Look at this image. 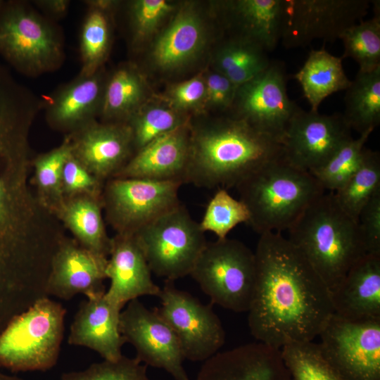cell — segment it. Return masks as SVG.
I'll return each mask as SVG.
<instances>
[{"label": "cell", "mask_w": 380, "mask_h": 380, "mask_svg": "<svg viewBox=\"0 0 380 380\" xmlns=\"http://www.w3.org/2000/svg\"><path fill=\"white\" fill-rule=\"evenodd\" d=\"M248 311L252 336L277 349L313 341L334 314L331 291L302 252L280 232L260 235Z\"/></svg>", "instance_id": "cell-1"}, {"label": "cell", "mask_w": 380, "mask_h": 380, "mask_svg": "<svg viewBox=\"0 0 380 380\" xmlns=\"http://www.w3.org/2000/svg\"><path fill=\"white\" fill-rule=\"evenodd\" d=\"M284 157L281 143L232 116L190 127L184 184L236 187L264 165Z\"/></svg>", "instance_id": "cell-2"}, {"label": "cell", "mask_w": 380, "mask_h": 380, "mask_svg": "<svg viewBox=\"0 0 380 380\" xmlns=\"http://www.w3.org/2000/svg\"><path fill=\"white\" fill-rule=\"evenodd\" d=\"M288 239L302 252L331 291L367 253L357 222L337 203L334 193L314 201L288 230Z\"/></svg>", "instance_id": "cell-3"}, {"label": "cell", "mask_w": 380, "mask_h": 380, "mask_svg": "<svg viewBox=\"0 0 380 380\" xmlns=\"http://www.w3.org/2000/svg\"><path fill=\"white\" fill-rule=\"evenodd\" d=\"M259 235L289 230L325 190L310 172L281 158L262 166L236 187Z\"/></svg>", "instance_id": "cell-4"}, {"label": "cell", "mask_w": 380, "mask_h": 380, "mask_svg": "<svg viewBox=\"0 0 380 380\" xmlns=\"http://www.w3.org/2000/svg\"><path fill=\"white\" fill-rule=\"evenodd\" d=\"M0 55L26 76L53 72L65 59L62 32L27 3L4 2L0 10Z\"/></svg>", "instance_id": "cell-5"}, {"label": "cell", "mask_w": 380, "mask_h": 380, "mask_svg": "<svg viewBox=\"0 0 380 380\" xmlns=\"http://www.w3.org/2000/svg\"><path fill=\"white\" fill-rule=\"evenodd\" d=\"M66 310L48 296L15 316L0 332V367L46 371L58 361Z\"/></svg>", "instance_id": "cell-6"}, {"label": "cell", "mask_w": 380, "mask_h": 380, "mask_svg": "<svg viewBox=\"0 0 380 380\" xmlns=\"http://www.w3.org/2000/svg\"><path fill=\"white\" fill-rule=\"evenodd\" d=\"M190 276L211 303L236 312H248L256 279L255 253L227 237L207 242Z\"/></svg>", "instance_id": "cell-7"}, {"label": "cell", "mask_w": 380, "mask_h": 380, "mask_svg": "<svg viewBox=\"0 0 380 380\" xmlns=\"http://www.w3.org/2000/svg\"><path fill=\"white\" fill-rule=\"evenodd\" d=\"M134 235L151 272L171 281L190 275L208 242L199 222L181 203Z\"/></svg>", "instance_id": "cell-8"}, {"label": "cell", "mask_w": 380, "mask_h": 380, "mask_svg": "<svg viewBox=\"0 0 380 380\" xmlns=\"http://www.w3.org/2000/svg\"><path fill=\"white\" fill-rule=\"evenodd\" d=\"M156 310L175 334L184 359L204 362L222 347L225 331L211 305L201 303L189 293L165 281Z\"/></svg>", "instance_id": "cell-9"}, {"label": "cell", "mask_w": 380, "mask_h": 380, "mask_svg": "<svg viewBox=\"0 0 380 380\" xmlns=\"http://www.w3.org/2000/svg\"><path fill=\"white\" fill-rule=\"evenodd\" d=\"M320 350L343 380H380V319L349 321L334 314Z\"/></svg>", "instance_id": "cell-10"}, {"label": "cell", "mask_w": 380, "mask_h": 380, "mask_svg": "<svg viewBox=\"0 0 380 380\" xmlns=\"http://www.w3.org/2000/svg\"><path fill=\"white\" fill-rule=\"evenodd\" d=\"M372 0H285L281 42L286 49L333 42L367 15Z\"/></svg>", "instance_id": "cell-11"}, {"label": "cell", "mask_w": 380, "mask_h": 380, "mask_svg": "<svg viewBox=\"0 0 380 380\" xmlns=\"http://www.w3.org/2000/svg\"><path fill=\"white\" fill-rule=\"evenodd\" d=\"M178 181L110 178L103 195L107 218L117 234H134L179 204Z\"/></svg>", "instance_id": "cell-12"}, {"label": "cell", "mask_w": 380, "mask_h": 380, "mask_svg": "<svg viewBox=\"0 0 380 380\" xmlns=\"http://www.w3.org/2000/svg\"><path fill=\"white\" fill-rule=\"evenodd\" d=\"M298 107L288 96L284 65L271 62L265 70L237 87L231 108L232 117L281 143Z\"/></svg>", "instance_id": "cell-13"}, {"label": "cell", "mask_w": 380, "mask_h": 380, "mask_svg": "<svg viewBox=\"0 0 380 380\" xmlns=\"http://www.w3.org/2000/svg\"><path fill=\"white\" fill-rule=\"evenodd\" d=\"M343 115L320 114L298 107L285 130L284 158L291 165L313 173L353 138Z\"/></svg>", "instance_id": "cell-14"}, {"label": "cell", "mask_w": 380, "mask_h": 380, "mask_svg": "<svg viewBox=\"0 0 380 380\" xmlns=\"http://www.w3.org/2000/svg\"><path fill=\"white\" fill-rule=\"evenodd\" d=\"M120 315V330L136 350L135 357L146 366L163 369L175 380H190L183 367L179 341L156 310L139 299L126 304Z\"/></svg>", "instance_id": "cell-15"}, {"label": "cell", "mask_w": 380, "mask_h": 380, "mask_svg": "<svg viewBox=\"0 0 380 380\" xmlns=\"http://www.w3.org/2000/svg\"><path fill=\"white\" fill-rule=\"evenodd\" d=\"M68 137L72 156L101 181L113 177L134 153L127 123L94 120Z\"/></svg>", "instance_id": "cell-16"}, {"label": "cell", "mask_w": 380, "mask_h": 380, "mask_svg": "<svg viewBox=\"0 0 380 380\" xmlns=\"http://www.w3.org/2000/svg\"><path fill=\"white\" fill-rule=\"evenodd\" d=\"M108 258L96 254L80 244L60 241L53 255L45 286L47 296L70 300L82 293L87 298L105 293Z\"/></svg>", "instance_id": "cell-17"}, {"label": "cell", "mask_w": 380, "mask_h": 380, "mask_svg": "<svg viewBox=\"0 0 380 380\" xmlns=\"http://www.w3.org/2000/svg\"><path fill=\"white\" fill-rule=\"evenodd\" d=\"M106 77L103 69L78 75L43 99L46 119L53 128L70 134L100 116Z\"/></svg>", "instance_id": "cell-18"}, {"label": "cell", "mask_w": 380, "mask_h": 380, "mask_svg": "<svg viewBox=\"0 0 380 380\" xmlns=\"http://www.w3.org/2000/svg\"><path fill=\"white\" fill-rule=\"evenodd\" d=\"M109 255L106 275L110 283L105 296L110 301L123 309L127 303L141 296L159 297L161 289L154 283L134 234H117L111 239Z\"/></svg>", "instance_id": "cell-19"}, {"label": "cell", "mask_w": 380, "mask_h": 380, "mask_svg": "<svg viewBox=\"0 0 380 380\" xmlns=\"http://www.w3.org/2000/svg\"><path fill=\"white\" fill-rule=\"evenodd\" d=\"M195 380H291L279 349L250 343L204 361Z\"/></svg>", "instance_id": "cell-20"}, {"label": "cell", "mask_w": 380, "mask_h": 380, "mask_svg": "<svg viewBox=\"0 0 380 380\" xmlns=\"http://www.w3.org/2000/svg\"><path fill=\"white\" fill-rule=\"evenodd\" d=\"M105 293L81 302L70 325L68 343L89 348L105 360L117 361L123 355L122 348L126 343L120 330L122 308L110 301Z\"/></svg>", "instance_id": "cell-21"}, {"label": "cell", "mask_w": 380, "mask_h": 380, "mask_svg": "<svg viewBox=\"0 0 380 380\" xmlns=\"http://www.w3.org/2000/svg\"><path fill=\"white\" fill-rule=\"evenodd\" d=\"M189 141L190 127L186 124L157 138L135 153L113 177L178 181L184 184Z\"/></svg>", "instance_id": "cell-22"}, {"label": "cell", "mask_w": 380, "mask_h": 380, "mask_svg": "<svg viewBox=\"0 0 380 380\" xmlns=\"http://www.w3.org/2000/svg\"><path fill=\"white\" fill-rule=\"evenodd\" d=\"M331 294L335 315L353 322L380 319V255L363 256Z\"/></svg>", "instance_id": "cell-23"}, {"label": "cell", "mask_w": 380, "mask_h": 380, "mask_svg": "<svg viewBox=\"0 0 380 380\" xmlns=\"http://www.w3.org/2000/svg\"><path fill=\"white\" fill-rule=\"evenodd\" d=\"M285 0H239L225 4L228 23L237 31L231 39L243 41L266 52L281 40Z\"/></svg>", "instance_id": "cell-24"}, {"label": "cell", "mask_w": 380, "mask_h": 380, "mask_svg": "<svg viewBox=\"0 0 380 380\" xmlns=\"http://www.w3.org/2000/svg\"><path fill=\"white\" fill-rule=\"evenodd\" d=\"M204 42V29L199 16L182 9L157 39L152 51L154 63L162 70L177 68L192 59Z\"/></svg>", "instance_id": "cell-25"}, {"label": "cell", "mask_w": 380, "mask_h": 380, "mask_svg": "<svg viewBox=\"0 0 380 380\" xmlns=\"http://www.w3.org/2000/svg\"><path fill=\"white\" fill-rule=\"evenodd\" d=\"M293 78L300 84L312 111H318L326 98L346 90L351 84L345 73L341 58L331 54L324 47L309 53Z\"/></svg>", "instance_id": "cell-26"}, {"label": "cell", "mask_w": 380, "mask_h": 380, "mask_svg": "<svg viewBox=\"0 0 380 380\" xmlns=\"http://www.w3.org/2000/svg\"><path fill=\"white\" fill-rule=\"evenodd\" d=\"M82 23L79 49L81 59L80 74L91 75L102 68L111 44L110 12L115 1L87 0Z\"/></svg>", "instance_id": "cell-27"}, {"label": "cell", "mask_w": 380, "mask_h": 380, "mask_svg": "<svg viewBox=\"0 0 380 380\" xmlns=\"http://www.w3.org/2000/svg\"><path fill=\"white\" fill-rule=\"evenodd\" d=\"M60 216L85 248L104 256L110 254L111 239L106 234L99 197H71L57 208Z\"/></svg>", "instance_id": "cell-28"}, {"label": "cell", "mask_w": 380, "mask_h": 380, "mask_svg": "<svg viewBox=\"0 0 380 380\" xmlns=\"http://www.w3.org/2000/svg\"><path fill=\"white\" fill-rule=\"evenodd\" d=\"M145 84L132 66L116 69L106 80L100 116L103 122L128 123L141 108Z\"/></svg>", "instance_id": "cell-29"}, {"label": "cell", "mask_w": 380, "mask_h": 380, "mask_svg": "<svg viewBox=\"0 0 380 380\" xmlns=\"http://www.w3.org/2000/svg\"><path fill=\"white\" fill-rule=\"evenodd\" d=\"M343 117L360 135L372 132L380 123V67L357 72L346 89Z\"/></svg>", "instance_id": "cell-30"}, {"label": "cell", "mask_w": 380, "mask_h": 380, "mask_svg": "<svg viewBox=\"0 0 380 380\" xmlns=\"http://www.w3.org/2000/svg\"><path fill=\"white\" fill-rule=\"evenodd\" d=\"M380 191V155L365 149L362 162L355 172L336 191L334 198L340 208L358 222L360 213L371 198Z\"/></svg>", "instance_id": "cell-31"}, {"label": "cell", "mask_w": 380, "mask_h": 380, "mask_svg": "<svg viewBox=\"0 0 380 380\" xmlns=\"http://www.w3.org/2000/svg\"><path fill=\"white\" fill-rule=\"evenodd\" d=\"M270 63L267 52L261 48L231 39L220 47L215 57L217 71L236 89L265 70Z\"/></svg>", "instance_id": "cell-32"}, {"label": "cell", "mask_w": 380, "mask_h": 380, "mask_svg": "<svg viewBox=\"0 0 380 380\" xmlns=\"http://www.w3.org/2000/svg\"><path fill=\"white\" fill-rule=\"evenodd\" d=\"M374 15L352 25L341 34V59L353 58L359 71L371 72L380 67V1L372 0Z\"/></svg>", "instance_id": "cell-33"}, {"label": "cell", "mask_w": 380, "mask_h": 380, "mask_svg": "<svg viewBox=\"0 0 380 380\" xmlns=\"http://www.w3.org/2000/svg\"><path fill=\"white\" fill-rule=\"evenodd\" d=\"M291 380H343L313 341L293 343L280 349Z\"/></svg>", "instance_id": "cell-34"}, {"label": "cell", "mask_w": 380, "mask_h": 380, "mask_svg": "<svg viewBox=\"0 0 380 380\" xmlns=\"http://www.w3.org/2000/svg\"><path fill=\"white\" fill-rule=\"evenodd\" d=\"M372 133L367 132L347 141L322 167L311 174L325 191H336L355 172L362 162L365 145Z\"/></svg>", "instance_id": "cell-35"}, {"label": "cell", "mask_w": 380, "mask_h": 380, "mask_svg": "<svg viewBox=\"0 0 380 380\" xmlns=\"http://www.w3.org/2000/svg\"><path fill=\"white\" fill-rule=\"evenodd\" d=\"M250 213L246 204L236 199L226 189H218L209 201L201 221V230L213 233L217 239H224L237 225L248 224Z\"/></svg>", "instance_id": "cell-36"}, {"label": "cell", "mask_w": 380, "mask_h": 380, "mask_svg": "<svg viewBox=\"0 0 380 380\" xmlns=\"http://www.w3.org/2000/svg\"><path fill=\"white\" fill-rule=\"evenodd\" d=\"M127 124L132 131L135 153L157 138L186 125L187 121L177 110L152 107L140 108Z\"/></svg>", "instance_id": "cell-37"}, {"label": "cell", "mask_w": 380, "mask_h": 380, "mask_svg": "<svg viewBox=\"0 0 380 380\" xmlns=\"http://www.w3.org/2000/svg\"><path fill=\"white\" fill-rule=\"evenodd\" d=\"M71 154L70 140L67 136L59 146L38 156L34 161L38 188L45 198L53 199L57 208L63 202L62 175Z\"/></svg>", "instance_id": "cell-38"}, {"label": "cell", "mask_w": 380, "mask_h": 380, "mask_svg": "<svg viewBox=\"0 0 380 380\" xmlns=\"http://www.w3.org/2000/svg\"><path fill=\"white\" fill-rule=\"evenodd\" d=\"M61 380H151L147 366L136 357L122 355L117 361L105 360L91 364L82 371L64 372Z\"/></svg>", "instance_id": "cell-39"}, {"label": "cell", "mask_w": 380, "mask_h": 380, "mask_svg": "<svg viewBox=\"0 0 380 380\" xmlns=\"http://www.w3.org/2000/svg\"><path fill=\"white\" fill-rule=\"evenodd\" d=\"M129 8L133 41L140 42L156 30L173 6L165 0H137Z\"/></svg>", "instance_id": "cell-40"}, {"label": "cell", "mask_w": 380, "mask_h": 380, "mask_svg": "<svg viewBox=\"0 0 380 380\" xmlns=\"http://www.w3.org/2000/svg\"><path fill=\"white\" fill-rule=\"evenodd\" d=\"M101 182L90 173L73 156L67 160L62 175L63 195L99 197Z\"/></svg>", "instance_id": "cell-41"}, {"label": "cell", "mask_w": 380, "mask_h": 380, "mask_svg": "<svg viewBox=\"0 0 380 380\" xmlns=\"http://www.w3.org/2000/svg\"><path fill=\"white\" fill-rule=\"evenodd\" d=\"M357 224L367 253L380 255V191L363 207Z\"/></svg>", "instance_id": "cell-42"}, {"label": "cell", "mask_w": 380, "mask_h": 380, "mask_svg": "<svg viewBox=\"0 0 380 380\" xmlns=\"http://www.w3.org/2000/svg\"><path fill=\"white\" fill-rule=\"evenodd\" d=\"M205 84V100L209 105L222 110L232 108L236 88L226 76L216 70L208 75Z\"/></svg>", "instance_id": "cell-43"}, {"label": "cell", "mask_w": 380, "mask_h": 380, "mask_svg": "<svg viewBox=\"0 0 380 380\" xmlns=\"http://www.w3.org/2000/svg\"><path fill=\"white\" fill-rule=\"evenodd\" d=\"M170 99L175 108L186 109L195 107L205 99V84L201 77H194L172 87Z\"/></svg>", "instance_id": "cell-44"}, {"label": "cell", "mask_w": 380, "mask_h": 380, "mask_svg": "<svg viewBox=\"0 0 380 380\" xmlns=\"http://www.w3.org/2000/svg\"><path fill=\"white\" fill-rule=\"evenodd\" d=\"M32 2L52 21L64 18L70 4L69 0H37Z\"/></svg>", "instance_id": "cell-45"}, {"label": "cell", "mask_w": 380, "mask_h": 380, "mask_svg": "<svg viewBox=\"0 0 380 380\" xmlns=\"http://www.w3.org/2000/svg\"><path fill=\"white\" fill-rule=\"evenodd\" d=\"M0 380H24L15 376H9L0 372Z\"/></svg>", "instance_id": "cell-46"}, {"label": "cell", "mask_w": 380, "mask_h": 380, "mask_svg": "<svg viewBox=\"0 0 380 380\" xmlns=\"http://www.w3.org/2000/svg\"><path fill=\"white\" fill-rule=\"evenodd\" d=\"M4 3V1L0 0V10H1V8H2V6H3Z\"/></svg>", "instance_id": "cell-47"}]
</instances>
